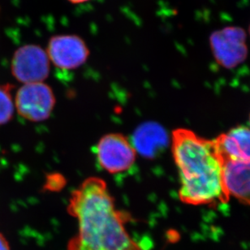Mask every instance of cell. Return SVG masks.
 Listing matches in <instances>:
<instances>
[{
	"label": "cell",
	"mask_w": 250,
	"mask_h": 250,
	"mask_svg": "<svg viewBox=\"0 0 250 250\" xmlns=\"http://www.w3.org/2000/svg\"><path fill=\"white\" fill-rule=\"evenodd\" d=\"M67 211L78 224L67 250H143L126 229L132 215L116 208L103 179H85L71 193Z\"/></svg>",
	"instance_id": "1"
},
{
	"label": "cell",
	"mask_w": 250,
	"mask_h": 250,
	"mask_svg": "<svg viewBox=\"0 0 250 250\" xmlns=\"http://www.w3.org/2000/svg\"><path fill=\"white\" fill-rule=\"evenodd\" d=\"M171 152L180 176L179 198L192 206H215L230 200L224 167L213 140L187 128L171 133Z\"/></svg>",
	"instance_id": "2"
},
{
	"label": "cell",
	"mask_w": 250,
	"mask_h": 250,
	"mask_svg": "<svg viewBox=\"0 0 250 250\" xmlns=\"http://www.w3.org/2000/svg\"><path fill=\"white\" fill-rule=\"evenodd\" d=\"M15 109L22 118L42 122L51 116L56 105L53 90L44 82L24 84L17 92Z\"/></svg>",
	"instance_id": "3"
},
{
	"label": "cell",
	"mask_w": 250,
	"mask_h": 250,
	"mask_svg": "<svg viewBox=\"0 0 250 250\" xmlns=\"http://www.w3.org/2000/svg\"><path fill=\"white\" fill-rule=\"evenodd\" d=\"M96 152L99 165L110 174L127 171L137 159V151L132 142L117 132L104 135L97 145Z\"/></svg>",
	"instance_id": "4"
},
{
	"label": "cell",
	"mask_w": 250,
	"mask_h": 250,
	"mask_svg": "<svg viewBox=\"0 0 250 250\" xmlns=\"http://www.w3.org/2000/svg\"><path fill=\"white\" fill-rule=\"evenodd\" d=\"M209 44L219 65L232 68L246 61L248 56L246 35L238 27H226L211 34Z\"/></svg>",
	"instance_id": "5"
},
{
	"label": "cell",
	"mask_w": 250,
	"mask_h": 250,
	"mask_svg": "<svg viewBox=\"0 0 250 250\" xmlns=\"http://www.w3.org/2000/svg\"><path fill=\"white\" fill-rule=\"evenodd\" d=\"M50 62L46 51L41 46L25 45L14 53L12 75L23 84L44 82L50 73Z\"/></svg>",
	"instance_id": "6"
},
{
	"label": "cell",
	"mask_w": 250,
	"mask_h": 250,
	"mask_svg": "<svg viewBox=\"0 0 250 250\" xmlns=\"http://www.w3.org/2000/svg\"><path fill=\"white\" fill-rule=\"evenodd\" d=\"M46 54L58 68L76 69L89 58V50L81 37L75 34H61L51 37Z\"/></svg>",
	"instance_id": "7"
},
{
	"label": "cell",
	"mask_w": 250,
	"mask_h": 250,
	"mask_svg": "<svg viewBox=\"0 0 250 250\" xmlns=\"http://www.w3.org/2000/svg\"><path fill=\"white\" fill-rule=\"evenodd\" d=\"M224 181L230 197L250 206V159L223 162Z\"/></svg>",
	"instance_id": "8"
},
{
	"label": "cell",
	"mask_w": 250,
	"mask_h": 250,
	"mask_svg": "<svg viewBox=\"0 0 250 250\" xmlns=\"http://www.w3.org/2000/svg\"><path fill=\"white\" fill-rule=\"evenodd\" d=\"M213 142L222 164L230 159H250V127H234Z\"/></svg>",
	"instance_id": "9"
},
{
	"label": "cell",
	"mask_w": 250,
	"mask_h": 250,
	"mask_svg": "<svg viewBox=\"0 0 250 250\" xmlns=\"http://www.w3.org/2000/svg\"><path fill=\"white\" fill-rule=\"evenodd\" d=\"M167 135L164 128L155 123L143 124L135 131L132 145L137 153L146 158H154L166 146Z\"/></svg>",
	"instance_id": "10"
},
{
	"label": "cell",
	"mask_w": 250,
	"mask_h": 250,
	"mask_svg": "<svg viewBox=\"0 0 250 250\" xmlns=\"http://www.w3.org/2000/svg\"><path fill=\"white\" fill-rule=\"evenodd\" d=\"M11 84H0V126L8 123L13 117L15 104Z\"/></svg>",
	"instance_id": "11"
},
{
	"label": "cell",
	"mask_w": 250,
	"mask_h": 250,
	"mask_svg": "<svg viewBox=\"0 0 250 250\" xmlns=\"http://www.w3.org/2000/svg\"><path fill=\"white\" fill-rule=\"evenodd\" d=\"M65 185V181L62 177L59 176H52L49 177L48 181L46 182V189L50 191H56L62 188Z\"/></svg>",
	"instance_id": "12"
},
{
	"label": "cell",
	"mask_w": 250,
	"mask_h": 250,
	"mask_svg": "<svg viewBox=\"0 0 250 250\" xmlns=\"http://www.w3.org/2000/svg\"><path fill=\"white\" fill-rule=\"evenodd\" d=\"M0 250H11L8 241L2 233H0Z\"/></svg>",
	"instance_id": "13"
},
{
	"label": "cell",
	"mask_w": 250,
	"mask_h": 250,
	"mask_svg": "<svg viewBox=\"0 0 250 250\" xmlns=\"http://www.w3.org/2000/svg\"><path fill=\"white\" fill-rule=\"evenodd\" d=\"M68 2L74 3V4H78V3H83V2H88L89 0H67Z\"/></svg>",
	"instance_id": "14"
},
{
	"label": "cell",
	"mask_w": 250,
	"mask_h": 250,
	"mask_svg": "<svg viewBox=\"0 0 250 250\" xmlns=\"http://www.w3.org/2000/svg\"></svg>",
	"instance_id": "15"
},
{
	"label": "cell",
	"mask_w": 250,
	"mask_h": 250,
	"mask_svg": "<svg viewBox=\"0 0 250 250\" xmlns=\"http://www.w3.org/2000/svg\"></svg>",
	"instance_id": "16"
}]
</instances>
